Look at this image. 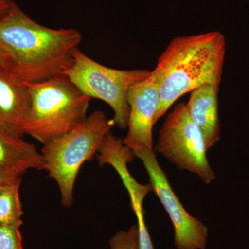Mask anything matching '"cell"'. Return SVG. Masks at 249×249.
<instances>
[{
    "instance_id": "7c38bea8",
    "label": "cell",
    "mask_w": 249,
    "mask_h": 249,
    "mask_svg": "<svg viewBox=\"0 0 249 249\" xmlns=\"http://www.w3.org/2000/svg\"><path fill=\"white\" fill-rule=\"evenodd\" d=\"M22 134L0 125V168L23 175L28 170H45V160L34 144Z\"/></svg>"
},
{
    "instance_id": "5bb4252c",
    "label": "cell",
    "mask_w": 249,
    "mask_h": 249,
    "mask_svg": "<svg viewBox=\"0 0 249 249\" xmlns=\"http://www.w3.org/2000/svg\"><path fill=\"white\" fill-rule=\"evenodd\" d=\"M22 224H0V249H23Z\"/></svg>"
},
{
    "instance_id": "9c48e42d",
    "label": "cell",
    "mask_w": 249,
    "mask_h": 249,
    "mask_svg": "<svg viewBox=\"0 0 249 249\" xmlns=\"http://www.w3.org/2000/svg\"><path fill=\"white\" fill-rule=\"evenodd\" d=\"M97 152L99 165H110L119 174L128 192L134 212L143 209L144 199L153 189L150 183L142 185L137 182L129 173L127 165L136 157L133 150L124 143V140L109 133L103 139Z\"/></svg>"
},
{
    "instance_id": "9a60e30c",
    "label": "cell",
    "mask_w": 249,
    "mask_h": 249,
    "mask_svg": "<svg viewBox=\"0 0 249 249\" xmlns=\"http://www.w3.org/2000/svg\"><path fill=\"white\" fill-rule=\"evenodd\" d=\"M110 249H139V232L137 225L132 226L127 231H120L109 240Z\"/></svg>"
},
{
    "instance_id": "277c9868",
    "label": "cell",
    "mask_w": 249,
    "mask_h": 249,
    "mask_svg": "<svg viewBox=\"0 0 249 249\" xmlns=\"http://www.w3.org/2000/svg\"><path fill=\"white\" fill-rule=\"evenodd\" d=\"M115 123L101 110H96L65 135L43 145L41 153L45 170L58 184L61 203L71 207L78 172L86 160L98 152L103 139Z\"/></svg>"
},
{
    "instance_id": "4fadbf2b",
    "label": "cell",
    "mask_w": 249,
    "mask_h": 249,
    "mask_svg": "<svg viewBox=\"0 0 249 249\" xmlns=\"http://www.w3.org/2000/svg\"><path fill=\"white\" fill-rule=\"evenodd\" d=\"M19 186L11 185L0 191V224H22Z\"/></svg>"
},
{
    "instance_id": "2e32d148",
    "label": "cell",
    "mask_w": 249,
    "mask_h": 249,
    "mask_svg": "<svg viewBox=\"0 0 249 249\" xmlns=\"http://www.w3.org/2000/svg\"><path fill=\"white\" fill-rule=\"evenodd\" d=\"M137 219V227L139 232V249H155L151 236L145 224L144 209L138 210L134 212Z\"/></svg>"
},
{
    "instance_id": "6da1fadb",
    "label": "cell",
    "mask_w": 249,
    "mask_h": 249,
    "mask_svg": "<svg viewBox=\"0 0 249 249\" xmlns=\"http://www.w3.org/2000/svg\"><path fill=\"white\" fill-rule=\"evenodd\" d=\"M82 40L76 29L39 24L14 2L0 18V49L9 59L10 71L27 83L63 74Z\"/></svg>"
},
{
    "instance_id": "30bf717a",
    "label": "cell",
    "mask_w": 249,
    "mask_h": 249,
    "mask_svg": "<svg viewBox=\"0 0 249 249\" xmlns=\"http://www.w3.org/2000/svg\"><path fill=\"white\" fill-rule=\"evenodd\" d=\"M29 89L25 82L0 66V125L23 133L29 108Z\"/></svg>"
},
{
    "instance_id": "7a4b0ae2",
    "label": "cell",
    "mask_w": 249,
    "mask_h": 249,
    "mask_svg": "<svg viewBox=\"0 0 249 249\" xmlns=\"http://www.w3.org/2000/svg\"><path fill=\"white\" fill-rule=\"evenodd\" d=\"M225 54V37L219 31L174 38L151 71L160 85L155 124L183 95L203 85H219Z\"/></svg>"
},
{
    "instance_id": "d6986e66",
    "label": "cell",
    "mask_w": 249,
    "mask_h": 249,
    "mask_svg": "<svg viewBox=\"0 0 249 249\" xmlns=\"http://www.w3.org/2000/svg\"><path fill=\"white\" fill-rule=\"evenodd\" d=\"M9 59L8 58L6 54L3 52L1 49H0V66L4 67L5 68L9 69Z\"/></svg>"
},
{
    "instance_id": "52a82bcc",
    "label": "cell",
    "mask_w": 249,
    "mask_h": 249,
    "mask_svg": "<svg viewBox=\"0 0 249 249\" xmlns=\"http://www.w3.org/2000/svg\"><path fill=\"white\" fill-rule=\"evenodd\" d=\"M146 170L153 191L173 223L175 245L178 249H206L209 229L199 219L187 212L170 186L154 149L139 146L133 150Z\"/></svg>"
},
{
    "instance_id": "ac0fdd59",
    "label": "cell",
    "mask_w": 249,
    "mask_h": 249,
    "mask_svg": "<svg viewBox=\"0 0 249 249\" xmlns=\"http://www.w3.org/2000/svg\"><path fill=\"white\" fill-rule=\"evenodd\" d=\"M13 3L14 1L11 0H0V18L8 12Z\"/></svg>"
},
{
    "instance_id": "5b68a950",
    "label": "cell",
    "mask_w": 249,
    "mask_h": 249,
    "mask_svg": "<svg viewBox=\"0 0 249 249\" xmlns=\"http://www.w3.org/2000/svg\"><path fill=\"white\" fill-rule=\"evenodd\" d=\"M150 73L148 70H121L105 66L78 48L62 75L91 99L96 98L107 103L114 111L115 124L126 129L129 114L128 90L132 85L146 79Z\"/></svg>"
},
{
    "instance_id": "ba28073f",
    "label": "cell",
    "mask_w": 249,
    "mask_h": 249,
    "mask_svg": "<svg viewBox=\"0 0 249 249\" xmlns=\"http://www.w3.org/2000/svg\"><path fill=\"white\" fill-rule=\"evenodd\" d=\"M129 107L127 133L124 143L134 150L154 149L152 129L160 101V85L150 73L146 79L131 86L127 95Z\"/></svg>"
},
{
    "instance_id": "3957f363",
    "label": "cell",
    "mask_w": 249,
    "mask_h": 249,
    "mask_svg": "<svg viewBox=\"0 0 249 249\" xmlns=\"http://www.w3.org/2000/svg\"><path fill=\"white\" fill-rule=\"evenodd\" d=\"M25 83L29 105L23 133L43 145L68 133L87 117L91 98L65 75Z\"/></svg>"
},
{
    "instance_id": "8fae6325",
    "label": "cell",
    "mask_w": 249,
    "mask_h": 249,
    "mask_svg": "<svg viewBox=\"0 0 249 249\" xmlns=\"http://www.w3.org/2000/svg\"><path fill=\"white\" fill-rule=\"evenodd\" d=\"M219 85L205 84L191 92L186 106L192 120L202 132L208 150L220 139L218 111Z\"/></svg>"
},
{
    "instance_id": "e0dca14e",
    "label": "cell",
    "mask_w": 249,
    "mask_h": 249,
    "mask_svg": "<svg viewBox=\"0 0 249 249\" xmlns=\"http://www.w3.org/2000/svg\"><path fill=\"white\" fill-rule=\"evenodd\" d=\"M22 175L0 168V191L5 187L21 183Z\"/></svg>"
},
{
    "instance_id": "8992f818",
    "label": "cell",
    "mask_w": 249,
    "mask_h": 249,
    "mask_svg": "<svg viewBox=\"0 0 249 249\" xmlns=\"http://www.w3.org/2000/svg\"><path fill=\"white\" fill-rule=\"evenodd\" d=\"M154 150L178 170L197 175L206 184L215 179V174L208 160L204 136L190 117L186 103H178L168 114Z\"/></svg>"
}]
</instances>
